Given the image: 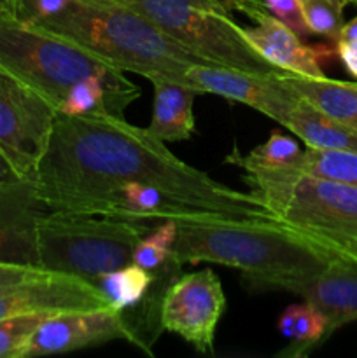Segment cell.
<instances>
[{
  "label": "cell",
  "instance_id": "cell-1",
  "mask_svg": "<svg viewBox=\"0 0 357 358\" xmlns=\"http://www.w3.org/2000/svg\"><path fill=\"white\" fill-rule=\"evenodd\" d=\"M125 182L158 187L214 220L276 224L251 191H234L189 166L149 128L130 124L108 110L58 112L34 177L42 203L49 210L86 213L100 196Z\"/></svg>",
  "mask_w": 357,
  "mask_h": 358
},
{
  "label": "cell",
  "instance_id": "cell-2",
  "mask_svg": "<svg viewBox=\"0 0 357 358\" xmlns=\"http://www.w3.org/2000/svg\"><path fill=\"white\" fill-rule=\"evenodd\" d=\"M175 222V264L209 262L233 268L252 289L294 292L335 259L280 224L191 219Z\"/></svg>",
  "mask_w": 357,
  "mask_h": 358
},
{
  "label": "cell",
  "instance_id": "cell-3",
  "mask_svg": "<svg viewBox=\"0 0 357 358\" xmlns=\"http://www.w3.org/2000/svg\"><path fill=\"white\" fill-rule=\"evenodd\" d=\"M34 28L56 35L121 72L186 84V72L209 65L136 10L111 0H74ZM188 86V84H186Z\"/></svg>",
  "mask_w": 357,
  "mask_h": 358
},
{
  "label": "cell",
  "instance_id": "cell-4",
  "mask_svg": "<svg viewBox=\"0 0 357 358\" xmlns=\"http://www.w3.org/2000/svg\"><path fill=\"white\" fill-rule=\"evenodd\" d=\"M276 220L335 259L357 262V187L296 170H241Z\"/></svg>",
  "mask_w": 357,
  "mask_h": 358
},
{
  "label": "cell",
  "instance_id": "cell-5",
  "mask_svg": "<svg viewBox=\"0 0 357 358\" xmlns=\"http://www.w3.org/2000/svg\"><path fill=\"white\" fill-rule=\"evenodd\" d=\"M136 10L168 37L214 66L255 76H284L266 62L241 34L231 13L254 20L261 0H111Z\"/></svg>",
  "mask_w": 357,
  "mask_h": 358
},
{
  "label": "cell",
  "instance_id": "cell-6",
  "mask_svg": "<svg viewBox=\"0 0 357 358\" xmlns=\"http://www.w3.org/2000/svg\"><path fill=\"white\" fill-rule=\"evenodd\" d=\"M147 233L139 220L48 210L37 222V266L97 285L102 275L130 264Z\"/></svg>",
  "mask_w": 357,
  "mask_h": 358
},
{
  "label": "cell",
  "instance_id": "cell-7",
  "mask_svg": "<svg viewBox=\"0 0 357 358\" xmlns=\"http://www.w3.org/2000/svg\"><path fill=\"white\" fill-rule=\"evenodd\" d=\"M0 66L56 110L66 91L79 80L121 72L77 45L18 20L0 21Z\"/></svg>",
  "mask_w": 357,
  "mask_h": 358
},
{
  "label": "cell",
  "instance_id": "cell-8",
  "mask_svg": "<svg viewBox=\"0 0 357 358\" xmlns=\"http://www.w3.org/2000/svg\"><path fill=\"white\" fill-rule=\"evenodd\" d=\"M56 114L46 98L0 66V152L21 178L34 180Z\"/></svg>",
  "mask_w": 357,
  "mask_h": 358
},
{
  "label": "cell",
  "instance_id": "cell-9",
  "mask_svg": "<svg viewBox=\"0 0 357 358\" xmlns=\"http://www.w3.org/2000/svg\"><path fill=\"white\" fill-rule=\"evenodd\" d=\"M226 310L223 283L212 269L175 276L160 304V327L200 353H212L217 325Z\"/></svg>",
  "mask_w": 357,
  "mask_h": 358
},
{
  "label": "cell",
  "instance_id": "cell-10",
  "mask_svg": "<svg viewBox=\"0 0 357 358\" xmlns=\"http://www.w3.org/2000/svg\"><path fill=\"white\" fill-rule=\"evenodd\" d=\"M115 339L130 341L150 355L139 329L125 317V311L107 306L52 315L30 336L24 348L21 350L20 358L69 353Z\"/></svg>",
  "mask_w": 357,
  "mask_h": 358
},
{
  "label": "cell",
  "instance_id": "cell-11",
  "mask_svg": "<svg viewBox=\"0 0 357 358\" xmlns=\"http://www.w3.org/2000/svg\"><path fill=\"white\" fill-rule=\"evenodd\" d=\"M280 77L255 76L214 65H195L186 72V84L200 94H217L247 105L284 126L287 114L300 96Z\"/></svg>",
  "mask_w": 357,
  "mask_h": 358
},
{
  "label": "cell",
  "instance_id": "cell-12",
  "mask_svg": "<svg viewBox=\"0 0 357 358\" xmlns=\"http://www.w3.org/2000/svg\"><path fill=\"white\" fill-rule=\"evenodd\" d=\"M111 306L94 283L77 276L48 273L0 290V320L44 311H79Z\"/></svg>",
  "mask_w": 357,
  "mask_h": 358
},
{
  "label": "cell",
  "instance_id": "cell-13",
  "mask_svg": "<svg viewBox=\"0 0 357 358\" xmlns=\"http://www.w3.org/2000/svg\"><path fill=\"white\" fill-rule=\"evenodd\" d=\"M48 210L34 180L0 178V262L37 266L35 233Z\"/></svg>",
  "mask_w": 357,
  "mask_h": 358
},
{
  "label": "cell",
  "instance_id": "cell-14",
  "mask_svg": "<svg viewBox=\"0 0 357 358\" xmlns=\"http://www.w3.org/2000/svg\"><path fill=\"white\" fill-rule=\"evenodd\" d=\"M252 21L255 27H241V34L266 62L284 72L298 76H326L322 65L335 58L336 48L328 44H304L303 37L266 10L259 13Z\"/></svg>",
  "mask_w": 357,
  "mask_h": 358
},
{
  "label": "cell",
  "instance_id": "cell-15",
  "mask_svg": "<svg viewBox=\"0 0 357 358\" xmlns=\"http://www.w3.org/2000/svg\"><path fill=\"white\" fill-rule=\"evenodd\" d=\"M293 294L314 304L326 318V339L357 320V262L332 259L310 282Z\"/></svg>",
  "mask_w": 357,
  "mask_h": 358
},
{
  "label": "cell",
  "instance_id": "cell-16",
  "mask_svg": "<svg viewBox=\"0 0 357 358\" xmlns=\"http://www.w3.org/2000/svg\"><path fill=\"white\" fill-rule=\"evenodd\" d=\"M154 103L149 131L160 140L167 142H184L195 133V103L198 91L182 83L154 77Z\"/></svg>",
  "mask_w": 357,
  "mask_h": 358
},
{
  "label": "cell",
  "instance_id": "cell-17",
  "mask_svg": "<svg viewBox=\"0 0 357 358\" xmlns=\"http://www.w3.org/2000/svg\"><path fill=\"white\" fill-rule=\"evenodd\" d=\"M284 126L312 149L357 150V128L318 110L303 98H298Z\"/></svg>",
  "mask_w": 357,
  "mask_h": 358
},
{
  "label": "cell",
  "instance_id": "cell-18",
  "mask_svg": "<svg viewBox=\"0 0 357 358\" xmlns=\"http://www.w3.org/2000/svg\"><path fill=\"white\" fill-rule=\"evenodd\" d=\"M280 80L318 110L357 128V83L329 79L326 76H298L289 72L284 73Z\"/></svg>",
  "mask_w": 357,
  "mask_h": 358
},
{
  "label": "cell",
  "instance_id": "cell-19",
  "mask_svg": "<svg viewBox=\"0 0 357 358\" xmlns=\"http://www.w3.org/2000/svg\"><path fill=\"white\" fill-rule=\"evenodd\" d=\"M276 329L293 345L284 350L280 355L284 357H307L326 339V318L314 304L300 303L290 304L280 313Z\"/></svg>",
  "mask_w": 357,
  "mask_h": 358
},
{
  "label": "cell",
  "instance_id": "cell-20",
  "mask_svg": "<svg viewBox=\"0 0 357 358\" xmlns=\"http://www.w3.org/2000/svg\"><path fill=\"white\" fill-rule=\"evenodd\" d=\"M156 283V275L135 262L108 271L97 280V287L114 310L126 311L139 306Z\"/></svg>",
  "mask_w": 357,
  "mask_h": 358
},
{
  "label": "cell",
  "instance_id": "cell-21",
  "mask_svg": "<svg viewBox=\"0 0 357 358\" xmlns=\"http://www.w3.org/2000/svg\"><path fill=\"white\" fill-rule=\"evenodd\" d=\"M301 152L303 150L296 140L280 131H272L270 138L251 152L241 154L234 147L226 156V163L240 170H296Z\"/></svg>",
  "mask_w": 357,
  "mask_h": 358
},
{
  "label": "cell",
  "instance_id": "cell-22",
  "mask_svg": "<svg viewBox=\"0 0 357 358\" xmlns=\"http://www.w3.org/2000/svg\"><path fill=\"white\" fill-rule=\"evenodd\" d=\"M296 171L357 187V150L307 147L301 152Z\"/></svg>",
  "mask_w": 357,
  "mask_h": 358
},
{
  "label": "cell",
  "instance_id": "cell-23",
  "mask_svg": "<svg viewBox=\"0 0 357 358\" xmlns=\"http://www.w3.org/2000/svg\"><path fill=\"white\" fill-rule=\"evenodd\" d=\"M175 238H177V222L164 220L158 229L142 236L133 252L132 262L150 273H160L161 269L172 264V252H174Z\"/></svg>",
  "mask_w": 357,
  "mask_h": 358
},
{
  "label": "cell",
  "instance_id": "cell-24",
  "mask_svg": "<svg viewBox=\"0 0 357 358\" xmlns=\"http://www.w3.org/2000/svg\"><path fill=\"white\" fill-rule=\"evenodd\" d=\"M304 21L312 35H321L335 42L342 31L343 7L349 0H300Z\"/></svg>",
  "mask_w": 357,
  "mask_h": 358
},
{
  "label": "cell",
  "instance_id": "cell-25",
  "mask_svg": "<svg viewBox=\"0 0 357 358\" xmlns=\"http://www.w3.org/2000/svg\"><path fill=\"white\" fill-rule=\"evenodd\" d=\"M56 313L63 311H44L0 320V358H20L21 350L38 325Z\"/></svg>",
  "mask_w": 357,
  "mask_h": 358
},
{
  "label": "cell",
  "instance_id": "cell-26",
  "mask_svg": "<svg viewBox=\"0 0 357 358\" xmlns=\"http://www.w3.org/2000/svg\"><path fill=\"white\" fill-rule=\"evenodd\" d=\"M74 0H20L16 7V20L34 27L58 16Z\"/></svg>",
  "mask_w": 357,
  "mask_h": 358
},
{
  "label": "cell",
  "instance_id": "cell-27",
  "mask_svg": "<svg viewBox=\"0 0 357 358\" xmlns=\"http://www.w3.org/2000/svg\"><path fill=\"white\" fill-rule=\"evenodd\" d=\"M262 7L268 14L296 31L300 37H310V30L304 21L303 9H301L300 0H261Z\"/></svg>",
  "mask_w": 357,
  "mask_h": 358
},
{
  "label": "cell",
  "instance_id": "cell-28",
  "mask_svg": "<svg viewBox=\"0 0 357 358\" xmlns=\"http://www.w3.org/2000/svg\"><path fill=\"white\" fill-rule=\"evenodd\" d=\"M335 48L346 72L357 79V17L343 24L338 38L335 41Z\"/></svg>",
  "mask_w": 357,
  "mask_h": 358
},
{
  "label": "cell",
  "instance_id": "cell-29",
  "mask_svg": "<svg viewBox=\"0 0 357 358\" xmlns=\"http://www.w3.org/2000/svg\"><path fill=\"white\" fill-rule=\"evenodd\" d=\"M51 271L37 268V266H24V264H10V262H0V290L7 287L18 285V283L28 282V280L38 278Z\"/></svg>",
  "mask_w": 357,
  "mask_h": 358
},
{
  "label": "cell",
  "instance_id": "cell-30",
  "mask_svg": "<svg viewBox=\"0 0 357 358\" xmlns=\"http://www.w3.org/2000/svg\"><path fill=\"white\" fill-rule=\"evenodd\" d=\"M16 177H20V175L14 171V168L9 164V161H7L6 157H4V154L0 152V178H16Z\"/></svg>",
  "mask_w": 357,
  "mask_h": 358
},
{
  "label": "cell",
  "instance_id": "cell-31",
  "mask_svg": "<svg viewBox=\"0 0 357 358\" xmlns=\"http://www.w3.org/2000/svg\"><path fill=\"white\" fill-rule=\"evenodd\" d=\"M6 20H16V17H14V14L10 13L9 7L0 0V21H6Z\"/></svg>",
  "mask_w": 357,
  "mask_h": 358
},
{
  "label": "cell",
  "instance_id": "cell-32",
  "mask_svg": "<svg viewBox=\"0 0 357 358\" xmlns=\"http://www.w3.org/2000/svg\"><path fill=\"white\" fill-rule=\"evenodd\" d=\"M2 2L9 7L10 13H13L14 17H16V7H18V2H20V0H2Z\"/></svg>",
  "mask_w": 357,
  "mask_h": 358
},
{
  "label": "cell",
  "instance_id": "cell-33",
  "mask_svg": "<svg viewBox=\"0 0 357 358\" xmlns=\"http://www.w3.org/2000/svg\"><path fill=\"white\" fill-rule=\"evenodd\" d=\"M349 2H356V0H349Z\"/></svg>",
  "mask_w": 357,
  "mask_h": 358
},
{
  "label": "cell",
  "instance_id": "cell-34",
  "mask_svg": "<svg viewBox=\"0 0 357 358\" xmlns=\"http://www.w3.org/2000/svg\"><path fill=\"white\" fill-rule=\"evenodd\" d=\"M356 3H357V0H356Z\"/></svg>",
  "mask_w": 357,
  "mask_h": 358
}]
</instances>
